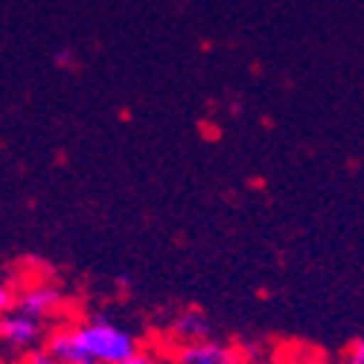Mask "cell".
I'll use <instances>...</instances> for the list:
<instances>
[{
  "label": "cell",
  "instance_id": "obj_1",
  "mask_svg": "<svg viewBox=\"0 0 364 364\" xmlns=\"http://www.w3.org/2000/svg\"><path fill=\"white\" fill-rule=\"evenodd\" d=\"M76 332L97 364H123L140 353L137 338L132 332H126L119 323H114L111 318H102V315H87V318L76 321Z\"/></svg>",
  "mask_w": 364,
  "mask_h": 364
},
{
  "label": "cell",
  "instance_id": "obj_2",
  "mask_svg": "<svg viewBox=\"0 0 364 364\" xmlns=\"http://www.w3.org/2000/svg\"><path fill=\"white\" fill-rule=\"evenodd\" d=\"M47 336H50V329L44 321H36L18 309L0 318V338H4V344L12 353H21V355L36 353L47 344Z\"/></svg>",
  "mask_w": 364,
  "mask_h": 364
},
{
  "label": "cell",
  "instance_id": "obj_3",
  "mask_svg": "<svg viewBox=\"0 0 364 364\" xmlns=\"http://www.w3.org/2000/svg\"><path fill=\"white\" fill-rule=\"evenodd\" d=\"M15 309L23 312V315H29V318H36V321L50 323L53 318L62 315L65 294H62V289L53 286V283H29V286L18 289Z\"/></svg>",
  "mask_w": 364,
  "mask_h": 364
},
{
  "label": "cell",
  "instance_id": "obj_4",
  "mask_svg": "<svg viewBox=\"0 0 364 364\" xmlns=\"http://www.w3.org/2000/svg\"><path fill=\"white\" fill-rule=\"evenodd\" d=\"M172 364H245V355L230 344L207 338L196 344H178Z\"/></svg>",
  "mask_w": 364,
  "mask_h": 364
},
{
  "label": "cell",
  "instance_id": "obj_5",
  "mask_svg": "<svg viewBox=\"0 0 364 364\" xmlns=\"http://www.w3.org/2000/svg\"><path fill=\"white\" fill-rule=\"evenodd\" d=\"M44 350L53 353L55 358H62L65 364H97L90 358V353L85 350L79 332H76V323H55L47 336Z\"/></svg>",
  "mask_w": 364,
  "mask_h": 364
},
{
  "label": "cell",
  "instance_id": "obj_6",
  "mask_svg": "<svg viewBox=\"0 0 364 364\" xmlns=\"http://www.w3.org/2000/svg\"><path fill=\"white\" fill-rule=\"evenodd\" d=\"M169 329H172V338L181 341V344H196V341H207L210 338V321L198 309H184L172 321Z\"/></svg>",
  "mask_w": 364,
  "mask_h": 364
},
{
  "label": "cell",
  "instance_id": "obj_7",
  "mask_svg": "<svg viewBox=\"0 0 364 364\" xmlns=\"http://www.w3.org/2000/svg\"><path fill=\"white\" fill-rule=\"evenodd\" d=\"M18 364H65V361H62V358H55L53 353H47V350L41 347V350H36V353L21 355V358H18Z\"/></svg>",
  "mask_w": 364,
  "mask_h": 364
},
{
  "label": "cell",
  "instance_id": "obj_8",
  "mask_svg": "<svg viewBox=\"0 0 364 364\" xmlns=\"http://www.w3.org/2000/svg\"><path fill=\"white\" fill-rule=\"evenodd\" d=\"M344 364H364V338L353 341V344L344 350Z\"/></svg>",
  "mask_w": 364,
  "mask_h": 364
},
{
  "label": "cell",
  "instance_id": "obj_9",
  "mask_svg": "<svg viewBox=\"0 0 364 364\" xmlns=\"http://www.w3.org/2000/svg\"><path fill=\"white\" fill-rule=\"evenodd\" d=\"M123 364H166L164 358H158V355H151V353H137V355H132L129 361H123Z\"/></svg>",
  "mask_w": 364,
  "mask_h": 364
}]
</instances>
